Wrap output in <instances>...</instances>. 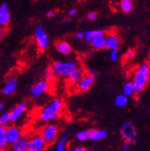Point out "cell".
<instances>
[{
    "label": "cell",
    "mask_w": 150,
    "mask_h": 151,
    "mask_svg": "<svg viewBox=\"0 0 150 151\" xmlns=\"http://www.w3.org/2000/svg\"><path fill=\"white\" fill-rule=\"evenodd\" d=\"M22 137V131L17 125H9L6 127V144L12 145L16 142L19 138Z\"/></svg>",
    "instance_id": "cell-10"
},
{
    "label": "cell",
    "mask_w": 150,
    "mask_h": 151,
    "mask_svg": "<svg viewBox=\"0 0 150 151\" xmlns=\"http://www.w3.org/2000/svg\"><path fill=\"white\" fill-rule=\"evenodd\" d=\"M34 39L41 52L45 51L48 48L50 44V38L42 26H37L34 32Z\"/></svg>",
    "instance_id": "cell-6"
},
{
    "label": "cell",
    "mask_w": 150,
    "mask_h": 151,
    "mask_svg": "<svg viewBox=\"0 0 150 151\" xmlns=\"http://www.w3.org/2000/svg\"><path fill=\"white\" fill-rule=\"evenodd\" d=\"M105 40H106V32L103 29H97L96 34L91 39V46L96 50H102L105 48Z\"/></svg>",
    "instance_id": "cell-13"
},
{
    "label": "cell",
    "mask_w": 150,
    "mask_h": 151,
    "mask_svg": "<svg viewBox=\"0 0 150 151\" xmlns=\"http://www.w3.org/2000/svg\"><path fill=\"white\" fill-rule=\"evenodd\" d=\"M134 56H136V51H134L133 49H128L125 52H124V55H123V58L124 60H131L133 59Z\"/></svg>",
    "instance_id": "cell-28"
},
{
    "label": "cell",
    "mask_w": 150,
    "mask_h": 151,
    "mask_svg": "<svg viewBox=\"0 0 150 151\" xmlns=\"http://www.w3.org/2000/svg\"><path fill=\"white\" fill-rule=\"evenodd\" d=\"M42 76H43V79H45L47 82H49V83H51V82H54L55 81V76L54 75V73L52 72V70L51 69H47V70H45L43 72V74H42Z\"/></svg>",
    "instance_id": "cell-26"
},
{
    "label": "cell",
    "mask_w": 150,
    "mask_h": 151,
    "mask_svg": "<svg viewBox=\"0 0 150 151\" xmlns=\"http://www.w3.org/2000/svg\"><path fill=\"white\" fill-rule=\"evenodd\" d=\"M11 151H28V137H21L11 145Z\"/></svg>",
    "instance_id": "cell-18"
},
{
    "label": "cell",
    "mask_w": 150,
    "mask_h": 151,
    "mask_svg": "<svg viewBox=\"0 0 150 151\" xmlns=\"http://www.w3.org/2000/svg\"><path fill=\"white\" fill-rule=\"evenodd\" d=\"M73 151H88V150L84 147H75Z\"/></svg>",
    "instance_id": "cell-35"
},
{
    "label": "cell",
    "mask_w": 150,
    "mask_h": 151,
    "mask_svg": "<svg viewBox=\"0 0 150 151\" xmlns=\"http://www.w3.org/2000/svg\"><path fill=\"white\" fill-rule=\"evenodd\" d=\"M3 111H4V103L1 101V99H0V114L3 112Z\"/></svg>",
    "instance_id": "cell-37"
},
{
    "label": "cell",
    "mask_w": 150,
    "mask_h": 151,
    "mask_svg": "<svg viewBox=\"0 0 150 151\" xmlns=\"http://www.w3.org/2000/svg\"><path fill=\"white\" fill-rule=\"evenodd\" d=\"M123 94L125 95L126 97H128V98L129 97H133V96H134V95L136 94L132 82L125 83L124 86H123Z\"/></svg>",
    "instance_id": "cell-21"
},
{
    "label": "cell",
    "mask_w": 150,
    "mask_h": 151,
    "mask_svg": "<svg viewBox=\"0 0 150 151\" xmlns=\"http://www.w3.org/2000/svg\"><path fill=\"white\" fill-rule=\"evenodd\" d=\"M7 147L6 137V127L0 126V151H4Z\"/></svg>",
    "instance_id": "cell-24"
},
{
    "label": "cell",
    "mask_w": 150,
    "mask_h": 151,
    "mask_svg": "<svg viewBox=\"0 0 150 151\" xmlns=\"http://www.w3.org/2000/svg\"><path fill=\"white\" fill-rule=\"evenodd\" d=\"M5 35V29L2 28V27H0V40L2 39V38L4 37Z\"/></svg>",
    "instance_id": "cell-36"
},
{
    "label": "cell",
    "mask_w": 150,
    "mask_h": 151,
    "mask_svg": "<svg viewBox=\"0 0 150 151\" xmlns=\"http://www.w3.org/2000/svg\"><path fill=\"white\" fill-rule=\"evenodd\" d=\"M97 17H98V14H97V12H95V11H91L88 14V19L90 21H94L97 19Z\"/></svg>",
    "instance_id": "cell-31"
},
{
    "label": "cell",
    "mask_w": 150,
    "mask_h": 151,
    "mask_svg": "<svg viewBox=\"0 0 150 151\" xmlns=\"http://www.w3.org/2000/svg\"><path fill=\"white\" fill-rule=\"evenodd\" d=\"M56 15H57V11L56 10H50V11L47 12L46 16H47V18L52 19V18H55Z\"/></svg>",
    "instance_id": "cell-33"
},
{
    "label": "cell",
    "mask_w": 150,
    "mask_h": 151,
    "mask_svg": "<svg viewBox=\"0 0 150 151\" xmlns=\"http://www.w3.org/2000/svg\"><path fill=\"white\" fill-rule=\"evenodd\" d=\"M78 68V64L73 61H55L52 63L51 66V70L55 77L67 78L73 70Z\"/></svg>",
    "instance_id": "cell-3"
},
{
    "label": "cell",
    "mask_w": 150,
    "mask_h": 151,
    "mask_svg": "<svg viewBox=\"0 0 150 151\" xmlns=\"http://www.w3.org/2000/svg\"><path fill=\"white\" fill-rule=\"evenodd\" d=\"M121 135L123 140L129 144H134L138 139L136 127L132 122H126L121 127Z\"/></svg>",
    "instance_id": "cell-4"
},
{
    "label": "cell",
    "mask_w": 150,
    "mask_h": 151,
    "mask_svg": "<svg viewBox=\"0 0 150 151\" xmlns=\"http://www.w3.org/2000/svg\"><path fill=\"white\" fill-rule=\"evenodd\" d=\"M11 15L9 11V5L3 3L0 6V27L5 28L10 23Z\"/></svg>",
    "instance_id": "cell-14"
},
{
    "label": "cell",
    "mask_w": 150,
    "mask_h": 151,
    "mask_svg": "<svg viewBox=\"0 0 150 151\" xmlns=\"http://www.w3.org/2000/svg\"><path fill=\"white\" fill-rule=\"evenodd\" d=\"M63 106L64 103L61 99H54L42 108L39 113V120L44 124L56 120L61 114Z\"/></svg>",
    "instance_id": "cell-1"
},
{
    "label": "cell",
    "mask_w": 150,
    "mask_h": 151,
    "mask_svg": "<svg viewBox=\"0 0 150 151\" xmlns=\"http://www.w3.org/2000/svg\"><path fill=\"white\" fill-rule=\"evenodd\" d=\"M78 13V10H77V9H70L69 10V16L70 17H73V16H75Z\"/></svg>",
    "instance_id": "cell-34"
},
{
    "label": "cell",
    "mask_w": 150,
    "mask_h": 151,
    "mask_svg": "<svg viewBox=\"0 0 150 151\" xmlns=\"http://www.w3.org/2000/svg\"><path fill=\"white\" fill-rule=\"evenodd\" d=\"M110 58L112 62H117L119 59V54L117 50H112L110 52Z\"/></svg>",
    "instance_id": "cell-30"
},
{
    "label": "cell",
    "mask_w": 150,
    "mask_h": 151,
    "mask_svg": "<svg viewBox=\"0 0 150 151\" xmlns=\"http://www.w3.org/2000/svg\"><path fill=\"white\" fill-rule=\"evenodd\" d=\"M76 138L79 142H86L87 140H88V131L87 130L79 131L76 134Z\"/></svg>",
    "instance_id": "cell-27"
},
{
    "label": "cell",
    "mask_w": 150,
    "mask_h": 151,
    "mask_svg": "<svg viewBox=\"0 0 150 151\" xmlns=\"http://www.w3.org/2000/svg\"><path fill=\"white\" fill-rule=\"evenodd\" d=\"M88 139L91 141H100L108 137V132L101 129H90L88 131Z\"/></svg>",
    "instance_id": "cell-16"
},
{
    "label": "cell",
    "mask_w": 150,
    "mask_h": 151,
    "mask_svg": "<svg viewBox=\"0 0 150 151\" xmlns=\"http://www.w3.org/2000/svg\"><path fill=\"white\" fill-rule=\"evenodd\" d=\"M47 147L41 134H35L28 138V151H44Z\"/></svg>",
    "instance_id": "cell-8"
},
{
    "label": "cell",
    "mask_w": 150,
    "mask_h": 151,
    "mask_svg": "<svg viewBox=\"0 0 150 151\" xmlns=\"http://www.w3.org/2000/svg\"><path fill=\"white\" fill-rule=\"evenodd\" d=\"M84 33V37L83 39H85V41L87 42H90L91 39L94 37V35L96 34V31H87Z\"/></svg>",
    "instance_id": "cell-29"
},
{
    "label": "cell",
    "mask_w": 150,
    "mask_h": 151,
    "mask_svg": "<svg viewBox=\"0 0 150 151\" xmlns=\"http://www.w3.org/2000/svg\"><path fill=\"white\" fill-rule=\"evenodd\" d=\"M70 18H64L63 19V22L64 23H68V22H70Z\"/></svg>",
    "instance_id": "cell-39"
},
{
    "label": "cell",
    "mask_w": 150,
    "mask_h": 151,
    "mask_svg": "<svg viewBox=\"0 0 150 151\" xmlns=\"http://www.w3.org/2000/svg\"><path fill=\"white\" fill-rule=\"evenodd\" d=\"M18 88V78L14 76L6 78L2 88V94L5 96H11L16 92Z\"/></svg>",
    "instance_id": "cell-12"
},
{
    "label": "cell",
    "mask_w": 150,
    "mask_h": 151,
    "mask_svg": "<svg viewBox=\"0 0 150 151\" xmlns=\"http://www.w3.org/2000/svg\"><path fill=\"white\" fill-rule=\"evenodd\" d=\"M10 124V118H9V112L5 111L0 114V126L7 127Z\"/></svg>",
    "instance_id": "cell-25"
},
{
    "label": "cell",
    "mask_w": 150,
    "mask_h": 151,
    "mask_svg": "<svg viewBox=\"0 0 150 151\" xmlns=\"http://www.w3.org/2000/svg\"><path fill=\"white\" fill-rule=\"evenodd\" d=\"M115 105L119 108H123L128 104V97H126L123 94H120L115 98Z\"/></svg>",
    "instance_id": "cell-22"
},
{
    "label": "cell",
    "mask_w": 150,
    "mask_h": 151,
    "mask_svg": "<svg viewBox=\"0 0 150 151\" xmlns=\"http://www.w3.org/2000/svg\"><path fill=\"white\" fill-rule=\"evenodd\" d=\"M67 143H68V137L66 134H63L61 137H60L55 145V149L56 151H65L66 147H67Z\"/></svg>",
    "instance_id": "cell-19"
},
{
    "label": "cell",
    "mask_w": 150,
    "mask_h": 151,
    "mask_svg": "<svg viewBox=\"0 0 150 151\" xmlns=\"http://www.w3.org/2000/svg\"><path fill=\"white\" fill-rule=\"evenodd\" d=\"M150 78V69L147 63H142L136 70L133 78V85L136 93H141L146 88Z\"/></svg>",
    "instance_id": "cell-2"
},
{
    "label": "cell",
    "mask_w": 150,
    "mask_h": 151,
    "mask_svg": "<svg viewBox=\"0 0 150 151\" xmlns=\"http://www.w3.org/2000/svg\"><path fill=\"white\" fill-rule=\"evenodd\" d=\"M55 48L57 52L63 55H69L73 51L71 44L65 41H58L55 43Z\"/></svg>",
    "instance_id": "cell-17"
},
{
    "label": "cell",
    "mask_w": 150,
    "mask_h": 151,
    "mask_svg": "<svg viewBox=\"0 0 150 151\" xmlns=\"http://www.w3.org/2000/svg\"><path fill=\"white\" fill-rule=\"evenodd\" d=\"M95 82V77L90 73H87L85 75H82L81 78L77 83V88L79 92H87L91 88Z\"/></svg>",
    "instance_id": "cell-9"
},
{
    "label": "cell",
    "mask_w": 150,
    "mask_h": 151,
    "mask_svg": "<svg viewBox=\"0 0 150 151\" xmlns=\"http://www.w3.org/2000/svg\"><path fill=\"white\" fill-rule=\"evenodd\" d=\"M82 75H83L82 74V71L78 67V68H76L71 72V74L69 75V77L67 78H68V80L71 84H77V83L78 82V80L81 78Z\"/></svg>",
    "instance_id": "cell-20"
},
{
    "label": "cell",
    "mask_w": 150,
    "mask_h": 151,
    "mask_svg": "<svg viewBox=\"0 0 150 151\" xmlns=\"http://www.w3.org/2000/svg\"><path fill=\"white\" fill-rule=\"evenodd\" d=\"M4 151H6V149H5V150H4Z\"/></svg>",
    "instance_id": "cell-40"
},
{
    "label": "cell",
    "mask_w": 150,
    "mask_h": 151,
    "mask_svg": "<svg viewBox=\"0 0 150 151\" xmlns=\"http://www.w3.org/2000/svg\"><path fill=\"white\" fill-rule=\"evenodd\" d=\"M120 7L123 13H130L133 9V1L132 0H121Z\"/></svg>",
    "instance_id": "cell-23"
},
{
    "label": "cell",
    "mask_w": 150,
    "mask_h": 151,
    "mask_svg": "<svg viewBox=\"0 0 150 151\" xmlns=\"http://www.w3.org/2000/svg\"><path fill=\"white\" fill-rule=\"evenodd\" d=\"M121 46V40L116 34H109L106 36L105 40V48H107L110 51L112 50H119Z\"/></svg>",
    "instance_id": "cell-15"
},
{
    "label": "cell",
    "mask_w": 150,
    "mask_h": 151,
    "mask_svg": "<svg viewBox=\"0 0 150 151\" xmlns=\"http://www.w3.org/2000/svg\"><path fill=\"white\" fill-rule=\"evenodd\" d=\"M27 102L23 101L17 104L10 111H9V118H10V123L14 124L18 122V121L25 114L27 111Z\"/></svg>",
    "instance_id": "cell-11"
},
{
    "label": "cell",
    "mask_w": 150,
    "mask_h": 151,
    "mask_svg": "<svg viewBox=\"0 0 150 151\" xmlns=\"http://www.w3.org/2000/svg\"><path fill=\"white\" fill-rule=\"evenodd\" d=\"M59 134V128L55 124H47L46 125H44L42 129L41 135L44 141L46 142L47 145L54 144L55 140L58 137Z\"/></svg>",
    "instance_id": "cell-5"
},
{
    "label": "cell",
    "mask_w": 150,
    "mask_h": 151,
    "mask_svg": "<svg viewBox=\"0 0 150 151\" xmlns=\"http://www.w3.org/2000/svg\"><path fill=\"white\" fill-rule=\"evenodd\" d=\"M131 149V146L129 143H124V144H123L121 146V151H130Z\"/></svg>",
    "instance_id": "cell-32"
},
{
    "label": "cell",
    "mask_w": 150,
    "mask_h": 151,
    "mask_svg": "<svg viewBox=\"0 0 150 151\" xmlns=\"http://www.w3.org/2000/svg\"><path fill=\"white\" fill-rule=\"evenodd\" d=\"M50 89V83L47 82L45 79H40L36 81L32 87L29 89V93L32 97V99H40V98L47 93Z\"/></svg>",
    "instance_id": "cell-7"
},
{
    "label": "cell",
    "mask_w": 150,
    "mask_h": 151,
    "mask_svg": "<svg viewBox=\"0 0 150 151\" xmlns=\"http://www.w3.org/2000/svg\"><path fill=\"white\" fill-rule=\"evenodd\" d=\"M76 37L78 38V39H83L84 33H83V32H78V33L76 34Z\"/></svg>",
    "instance_id": "cell-38"
}]
</instances>
